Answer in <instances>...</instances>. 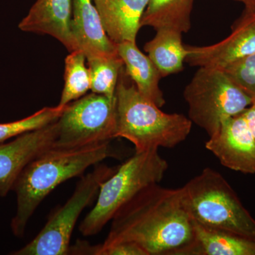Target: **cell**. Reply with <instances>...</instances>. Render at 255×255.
<instances>
[{"label":"cell","mask_w":255,"mask_h":255,"mask_svg":"<svg viewBox=\"0 0 255 255\" xmlns=\"http://www.w3.org/2000/svg\"><path fill=\"white\" fill-rule=\"evenodd\" d=\"M194 237L180 188L168 189L157 183L144 188L117 211L100 245L131 242L147 255H184Z\"/></svg>","instance_id":"cell-1"},{"label":"cell","mask_w":255,"mask_h":255,"mask_svg":"<svg viewBox=\"0 0 255 255\" xmlns=\"http://www.w3.org/2000/svg\"><path fill=\"white\" fill-rule=\"evenodd\" d=\"M117 155L110 142H107L80 148L53 147L32 159L21 171L12 189L16 195V214L11 221L14 236L23 237L37 208L58 186Z\"/></svg>","instance_id":"cell-2"},{"label":"cell","mask_w":255,"mask_h":255,"mask_svg":"<svg viewBox=\"0 0 255 255\" xmlns=\"http://www.w3.org/2000/svg\"><path fill=\"white\" fill-rule=\"evenodd\" d=\"M124 68L117 90V137L127 139L135 152L172 148L184 141L192 122L184 114H167L139 92L134 83L125 80Z\"/></svg>","instance_id":"cell-3"},{"label":"cell","mask_w":255,"mask_h":255,"mask_svg":"<svg viewBox=\"0 0 255 255\" xmlns=\"http://www.w3.org/2000/svg\"><path fill=\"white\" fill-rule=\"evenodd\" d=\"M180 189L192 221L255 239V219L219 172L206 167Z\"/></svg>","instance_id":"cell-4"},{"label":"cell","mask_w":255,"mask_h":255,"mask_svg":"<svg viewBox=\"0 0 255 255\" xmlns=\"http://www.w3.org/2000/svg\"><path fill=\"white\" fill-rule=\"evenodd\" d=\"M167 169L157 149L135 152L102 183L95 207L80 223V233L86 237L98 234L137 193L160 182Z\"/></svg>","instance_id":"cell-5"},{"label":"cell","mask_w":255,"mask_h":255,"mask_svg":"<svg viewBox=\"0 0 255 255\" xmlns=\"http://www.w3.org/2000/svg\"><path fill=\"white\" fill-rule=\"evenodd\" d=\"M189 119L209 136L226 119L243 114L253 99L221 69L199 67L184 92Z\"/></svg>","instance_id":"cell-6"},{"label":"cell","mask_w":255,"mask_h":255,"mask_svg":"<svg viewBox=\"0 0 255 255\" xmlns=\"http://www.w3.org/2000/svg\"><path fill=\"white\" fill-rule=\"evenodd\" d=\"M55 148H80L117 138V100L94 93L65 106L56 121Z\"/></svg>","instance_id":"cell-7"},{"label":"cell","mask_w":255,"mask_h":255,"mask_svg":"<svg viewBox=\"0 0 255 255\" xmlns=\"http://www.w3.org/2000/svg\"><path fill=\"white\" fill-rule=\"evenodd\" d=\"M117 168L96 164L91 172L79 181L73 195L51 214L36 237L11 255H68L70 239L80 214L98 194L102 183L111 177Z\"/></svg>","instance_id":"cell-8"},{"label":"cell","mask_w":255,"mask_h":255,"mask_svg":"<svg viewBox=\"0 0 255 255\" xmlns=\"http://www.w3.org/2000/svg\"><path fill=\"white\" fill-rule=\"evenodd\" d=\"M191 66L222 69L255 53V11H245L225 39L205 46H187Z\"/></svg>","instance_id":"cell-9"},{"label":"cell","mask_w":255,"mask_h":255,"mask_svg":"<svg viewBox=\"0 0 255 255\" xmlns=\"http://www.w3.org/2000/svg\"><path fill=\"white\" fill-rule=\"evenodd\" d=\"M205 146L227 168L255 174V140L243 114L224 121Z\"/></svg>","instance_id":"cell-10"},{"label":"cell","mask_w":255,"mask_h":255,"mask_svg":"<svg viewBox=\"0 0 255 255\" xmlns=\"http://www.w3.org/2000/svg\"><path fill=\"white\" fill-rule=\"evenodd\" d=\"M56 121L0 144V196L12 191L21 171L32 159L53 147L58 132Z\"/></svg>","instance_id":"cell-11"},{"label":"cell","mask_w":255,"mask_h":255,"mask_svg":"<svg viewBox=\"0 0 255 255\" xmlns=\"http://www.w3.org/2000/svg\"><path fill=\"white\" fill-rule=\"evenodd\" d=\"M72 18L73 0H37L18 28L53 36L72 52L78 50L72 32Z\"/></svg>","instance_id":"cell-12"},{"label":"cell","mask_w":255,"mask_h":255,"mask_svg":"<svg viewBox=\"0 0 255 255\" xmlns=\"http://www.w3.org/2000/svg\"><path fill=\"white\" fill-rule=\"evenodd\" d=\"M106 33L117 44L136 43L149 0H93Z\"/></svg>","instance_id":"cell-13"},{"label":"cell","mask_w":255,"mask_h":255,"mask_svg":"<svg viewBox=\"0 0 255 255\" xmlns=\"http://www.w3.org/2000/svg\"><path fill=\"white\" fill-rule=\"evenodd\" d=\"M72 32L78 50L85 55L117 53L105 31L93 0H73Z\"/></svg>","instance_id":"cell-14"},{"label":"cell","mask_w":255,"mask_h":255,"mask_svg":"<svg viewBox=\"0 0 255 255\" xmlns=\"http://www.w3.org/2000/svg\"><path fill=\"white\" fill-rule=\"evenodd\" d=\"M116 46L123 60L125 73L133 81L137 90L160 108L163 107L166 101L159 87L162 77L148 55L142 53L133 42H122Z\"/></svg>","instance_id":"cell-15"},{"label":"cell","mask_w":255,"mask_h":255,"mask_svg":"<svg viewBox=\"0 0 255 255\" xmlns=\"http://www.w3.org/2000/svg\"><path fill=\"white\" fill-rule=\"evenodd\" d=\"M194 237L184 255H255V239L193 221Z\"/></svg>","instance_id":"cell-16"},{"label":"cell","mask_w":255,"mask_h":255,"mask_svg":"<svg viewBox=\"0 0 255 255\" xmlns=\"http://www.w3.org/2000/svg\"><path fill=\"white\" fill-rule=\"evenodd\" d=\"M182 33L169 28L156 31L144 50L153 62L162 78L182 71L189 51L182 43Z\"/></svg>","instance_id":"cell-17"},{"label":"cell","mask_w":255,"mask_h":255,"mask_svg":"<svg viewBox=\"0 0 255 255\" xmlns=\"http://www.w3.org/2000/svg\"><path fill=\"white\" fill-rule=\"evenodd\" d=\"M194 0H149L142 15L141 27L156 31L169 28L187 33L191 28V13Z\"/></svg>","instance_id":"cell-18"},{"label":"cell","mask_w":255,"mask_h":255,"mask_svg":"<svg viewBox=\"0 0 255 255\" xmlns=\"http://www.w3.org/2000/svg\"><path fill=\"white\" fill-rule=\"evenodd\" d=\"M85 56L90 75L91 92L115 98L119 77L124 68L123 60L118 52L91 53Z\"/></svg>","instance_id":"cell-19"},{"label":"cell","mask_w":255,"mask_h":255,"mask_svg":"<svg viewBox=\"0 0 255 255\" xmlns=\"http://www.w3.org/2000/svg\"><path fill=\"white\" fill-rule=\"evenodd\" d=\"M87 58L82 50L70 52L65 60V85L58 107H65L70 102L86 95L91 88V81Z\"/></svg>","instance_id":"cell-20"},{"label":"cell","mask_w":255,"mask_h":255,"mask_svg":"<svg viewBox=\"0 0 255 255\" xmlns=\"http://www.w3.org/2000/svg\"><path fill=\"white\" fill-rule=\"evenodd\" d=\"M64 107H44L29 117L9 123L0 124V144L12 137L37 130L58 120Z\"/></svg>","instance_id":"cell-21"},{"label":"cell","mask_w":255,"mask_h":255,"mask_svg":"<svg viewBox=\"0 0 255 255\" xmlns=\"http://www.w3.org/2000/svg\"><path fill=\"white\" fill-rule=\"evenodd\" d=\"M238 87L255 99V53L222 69Z\"/></svg>","instance_id":"cell-22"},{"label":"cell","mask_w":255,"mask_h":255,"mask_svg":"<svg viewBox=\"0 0 255 255\" xmlns=\"http://www.w3.org/2000/svg\"><path fill=\"white\" fill-rule=\"evenodd\" d=\"M243 115L255 140V99L253 100L251 106L243 112Z\"/></svg>","instance_id":"cell-23"},{"label":"cell","mask_w":255,"mask_h":255,"mask_svg":"<svg viewBox=\"0 0 255 255\" xmlns=\"http://www.w3.org/2000/svg\"><path fill=\"white\" fill-rule=\"evenodd\" d=\"M239 2L243 3L246 6L247 11H255V0H236Z\"/></svg>","instance_id":"cell-24"}]
</instances>
